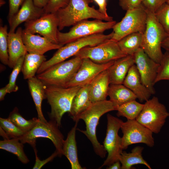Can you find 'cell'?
<instances>
[{"mask_svg": "<svg viewBox=\"0 0 169 169\" xmlns=\"http://www.w3.org/2000/svg\"><path fill=\"white\" fill-rule=\"evenodd\" d=\"M112 103L109 100L92 103L85 110L79 115L74 121L82 120L85 122L86 130H77L87 137L91 142L95 154L101 158L105 157L107 151L103 145L98 141L96 135V130L100 117L104 114L115 110Z\"/></svg>", "mask_w": 169, "mask_h": 169, "instance_id": "6da1fadb", "label": "cell"}, {"mask_svg": "<svg viewBox=\"0 0 169 169\" xmlns=\"http://www.w3.org/2000/svg\"><path fill=\"white\" fill-rule=\"evenodd\" d=\"M93 2V0H70L66 7L56 13L59 20V30L90 18L105 21L113 20L112 17H107L94 6L90 7L89 4Z\"/></svg>", "mask_w": 169, "mask_h": 169, "instance_id": "7a4b0ae2", "label": "cell"}, {"mask_svg": "<svg viewBox=\"0 0 169 169\" xmlns=\"http://www.w3.org/2000/svg\"><path fill=\"white\" fill-rule=\"evenodd\" d=\"M81 87H64L45 85L46 99L51 108L49 115L59 127L63 116L70 112L73 99Z\"/></svg>", "mask_w": 169, "mask_h": 169, "instance_id": "3957f363", "label": "cell"}, {"mask_svg": "<svg viewBox=\"0 0 169 169\" xmlns=\"http://www.w3.org/2000/svg\"><path fill=\"white\" fill-rule=\"evenodd\" d=\"M112 32L108 34L99 33L78 38L61 47L49 59L43 63L38 69V74L45 71L54 65L74 56L82 49L87 46H93L111 39Z\"/></svg>", "mask_w": 169, "mask_h": 169, "instance_id": "277c9868", "label": "cell"}, {"mask_svg": "<svg viewBox=\"0 0 169 169\" xmlns=\"http://www.w3.org/2000/svg\"><path fill=\"white\" fill-rule=\"evenodd\" d=\"M146 10V23L141 48L149 57L159 64L163 54L161 49L162 43L168 34L158 22L154 13Z\"/></svg>", "mask_w": 169, "mask_h": 169, "instance_id": "5b68a950", "label": "cell"}, {"mask_svg": "<svg viewBox=\"0 0 169 169\" xmlns=\"http://www.w3.org/2000/svg\"><path fill=\"white\" fill-rule=\"evenodd\" d=\"M82 59L74 56L49 68L37 77L45 85L66 87L79 69Z\"/></svg>", "mask_w": 169, "mask_h": 169, "instance_id": "8992f818", "label": "cell"}, {"mask_svg": "<svg viewBox=\"0 0 169 169\" xmlns=\"http://www.w3.org/2000/svg\"><path fill=\"white\" fill-rule=\"evenodd\" d=\"M59 127L54 121L50 120L49 122H43L38 119L34 127L21 137L18 138L23 144L30 145L33 149H36V139L39 138L49 139L56 148L59 153V156L62 155V147L64 136L59 129Z\"/></svg>", "mask_w": 169, "mask_h": 169, "instance_id": "52a82bcc", "label": "cell"}, {"mask_svg": "<svg viewBox=\"0 0 169 169\" xmlns=\"http://www.w3.org/2000/svg\"><path fill=\"white\" fill-rule=\"evenodd\" d=\"M147 18L146 9L142 4L135 8L126 10L121 21L114 26L112 28L113 35L111 39L117 42L131 33H143Z\"/></svg>", "mask_w": 169, "mask_h": 169, "instance_id": "ba28073f", "label": "cell"}, {"mask_svg": "<svg viewBox=\"0 0 169 169\" xmlns=\"http://www.w3.org/2000/svg\"><path fill=\"white\" fill-rule=\"evenodd\" d=\"M169 113L158 98L153 97L145 101L141 111L136 120L153 133H158L164 125Z\"/></svg>", "mask_w": 169, "mask_h": 169, "instance_id": "9c48e42d", "label": "cell"}, {"mask_svg": "<svg viewBox=\"0 0 169 169\" xmlns=\"http://www.w3.org/2000/svg\"><path fill=\"white\" fill-rule=\"evenodd\" d=\"M99 19L85 20L74 25L67 32H61L59 30L57 36L59 43L64 45L78 38L94 34L102 33L105 31L113 28L116 22H103Z\"/></svg>", "mask_w": 169, "mask_h": 169, "instance_id": "30bf717a", "label": "cell"}, {"mask_svg": "<svg viewBox=\"0 0 169 169\" xmlns=\"http://www.w3.org/2000/svg\"><path fill=\"white\" fill-rule=\"evenodd\" d=\"M126 56L120 49L117 42L110 39L95 46L85 47L74 56L82 59L88 58L95 63L101 64Z\"/></svg>", "mask_w": 169, "mask_h": 169, "instance_id": "8fae6325", "label": "cell"}, {"mask_svg": "<svg viewBox=\"0 0 169 169\" xmlns=\"http://www.w3.org/2000/svg\"><path fill=\"white\" fill-rule=\"evenodd\" d=\"M106 117V132L103 145L108 155L99 168L109 166L119 161L120 155L123 150L121 148V137L119 136L118 133L123 121L109 114H107Z\"/></svg>", "mask_w": 169, "mask_h": 169, "instance_id": "7c38bea8", "label": "cell"}, {"mask_svg": "<svg viewBox=\"0 0 169 169\" xmlns=\"http://www.w3.org/2000/svg\"><path fill=\"white\" fill-rule=\"evenodd\" d=\"M120 129L123 134L121 143L123 150L134 144L144 143L150 147L154 145L153 133L136 120H127L123 122Z\"/></svg>", "mask_w": 169, "mask_h": 169, "instance_id": "4fadbf2b", "label": "cell"}, {"mask_svg": "<svg viewBox=\"0 0 169 169\" xmlns=\"http://www.w3.org/2000/svg\"><path fill=\"white\" fill-rule=\"evenodd\" d=\"M59 24L56 13H44L38 19L25 23L24 29L32 34L38 33L51 42L59 44Z\"/></svg>", "mask_w": 169, "mask_h": 169, "instance_id": "5bb4252c", "label": "cell"}, {"mask_svg": "<svg viewBox=\"0 0 169 169\" xmlns=\"http://www.w3.org/2000/svg\"><path fill=\"white\" fill-rule=\"evenodd\" d=\"M135 64L140 74L143 84L151 95L156 91L154 87L159 64L156 62L140 48L133 55Z\"/></svg>", "mask_w": 169, "mask_h": 169, "instance_id": "9a60e30c", "label": "cell"}, {"mask_svg": "<svg viewBox=\"0 0 169 169\" xmlns=\"http://www.w3.org/2000/svg\"><path fill=\"white\" fill-rule=\"evenodd\" d=\"M115 61L100 64L95 63L88 58L82 59L79 69L66 87L82 86L90 84L100 73L107 69Z\"/></svg>", "mask_w": 169, "mask_h": 169, "instance_id": "2e32d148", "label": "cell"}, {"mask_svg": "<svg viewBox=\"0 0 169 169\" xmlns=\"http://www.w3.org/2000/svg\"><path fill=\"white\" fill-rule=\"evenodd\" d=\"M44 13L43 8L35 6L33 0H25L20 8L8 22L9 32H14L16 28L23 22L38 18Z\"/></svg>", "mask_w": 169, "mask_h": 169, "instance_id": "e0dca14e", "label": "cell"}, {"mask_svg": "<svg viewBox=\"0 0 169 169\" xmlns=\"http://www.w3.org/2000/svg\"><path fill=\"white\" fill-rule=\"evenodd\" d=\"M23 41L28 53L44 55L46 52L58 49L64 45L54 43L47 38L30 33L24 29L22 34Z\"/></svg>", "mask_w": 169, "mask_h": 169, "instance_id": "ac0fdd59", "label": "cell"}, {"mask_svg": "<svg viewBox=\"0 0 169 169\" xmlns=\"http://www.w3.org/2000/svg\"><path fill=\"white\" fill-rule=\"evenodd\" d=\"M123 84L131 90L141 102L147 100L152 95L142 83L135 64L129 69Z\"/></svg>", "mask_w": 169, "mask_h": 169, "instance_id": "d6986e66", "label": "cell"}, {"mask_svg": "<svg viewBox=\"0 0 169 169\" xmlns=\"http://www.w3.org/2000/svg\"><path fill=\"white\" fill-rule=\"evenodd\" d=\"M23 30L21 27H19L16 32L8 33V65L11 68H13L18 59L28 52L23 40Z\"/></svg>", "mask_w": 169, "mask_h": 169, "instance_id": "ffe728a7", "label": "cell"}, {"mask_svg": "<svg viewBox=\"0 0 169 169\" xmlns=\"http://www.w3.org/2000/svg\"><path fill=\"white\" fill-rule=\"evenodd\" d=\"M134 64L133 55H127L115 60L107 69L110 84H123L129 69Z\"/></svg>", "mask_w": 169, "mask_h": 169, "instance_id": "44dd1931", "label": "cell"}, {"mask_svg": "<svg viewBox=\"0 0 169 169\" xmlns=\"http://www.w3.org/2000/svg\"><path fill=\"white\" fill-rule=\"evenodd\" d=\"M89 84L90 96L92 103L106 100L110 84L107 69L100 73Z\"/></svg>", "mask_w": 169, "mask_h": 169, "instance_id": "7402d4cb", "label": "cell"}, {"mask_svg": "<svg viewBox=\"0 0 169 169\" xmlns=\"http://www.w3.org/2000/svg\"><path fill=\"white\" fill-rule=\"evenodd\" d=\"M79 121H75L74 126L68 132L66 139L64 141L62 147L63 155L69 161L72 169L85 168L80 164L78 157L75 134Z\"/></svg>", "mask_w": 169, "mask_h": 169, "instance_id": "603a6c76", "label": "cell"}, {"mask_svg": "<svg viewBox=\"0 0 169 169\" xmlns=\"http://www.w3.org/2000/svg\"><path fill=\"white\" fill-rule=\"evenodd\" d=\"M28 80V88L35 105L38 118L42 121L46 122L47 121L44 116L42 109V101L46 99L45 85L37 77L34 76Z\"/></svg>", "mask_w": 169, "mask_h": 169, "instance_id": "cb8c5ba5", "label": "cell"}, {"mask_svg": "<svg viewBox=\"0 0 169 169\" xmlns=\"http://www.w3.org/2000/svg\"><path fill=\"white\" fill-rule=\"evenodd\" d=\"M89 86V84L81 86L73 99L69 114L74 121L92 103L90 98Z\"/></svg>", "mask_w": 169, "mask_h": 169, "instance_id": "d4e9b609", "label": "cell"}, {"mask_svg": "<svg viewBox=\"0 0 169 169\" xmlns=\"http://www.w3.org/2000/svg\"><path fill=\"white\" fill-rule=\"evenodd\" d=\"M108 95L115 109L130 101L136 100L137 97L123 84H110Z\"/></svg>", "mask_w": 169, "mask_h": 169, "instance_id": "484cf974", "label": "cell"}, {"mask_svg": "<svg viewBox=\"0 0 169 169\" xmlns=\"http://www.w3.org/2000/svg\"><path fill=\"white\" fill-rule=\"evenodd\" d=\"M144 148L140 146L134 147L131 152L122 151L120 154L119 161L121 165V169H130L137 164H142L148 169H151L150 165L143 159L142 153Z\"/></svg>", "mask_w": 169, "mask_h": 169, "instance_id": "4316f807", "label": "cell"}, {"mask_svg": "<svg viewBox=\"0 0 169 169\" xmlns=\"http://www.w3.org/2000/svg\"><path fill=\"white\" fill-rule=\"evenodd\" d=\"M46 60L44 55L27 52L25 55L21 70L23 78L28 79L35 76L39 68Z\"/></svg>", "mask_w": 169, "mask_h": 169, "instance_id": "83f0119b", "label": "cell"}, {"mask_svg": "<svg viewBox=\"0 0 169 169\" xmlns=\"http://www.w3.org/2000/svg\"><path fill=\"white\" fill-rule=\"evenodd\" d=\"M143 34L139 32L131 33L118 41L119 46L126 55H133L141 48Z\"/></svg>", "mask_w": 169, "mask_h": 169, "instance_id": "f1b7e54d", "label": "cell"}, {"mask_svg": "<svg viewBox=\"0 0 169 169\" xmlns=\"http://www.w3.org/2000/svg\"><path fill=\"white\" fill-rule=\"evenodd\" d=\"M23 144L18 138L4 139L0 141V149L13 153L22 163L26 164L29 160L24 151Z\"/></svg>", "mask_w": 169, "mask_h": 169, "instance_id": "f546056e", "label": "cell"}, {"mask_svg": "<svg viewBox=\"0 0 169 169\" xmlns=\"http://www.w3.org/2000/svg\"><path fill=\"white\" fill-rule=\"evenodd\" d=\"M144 104L132 100L115 108L118 117H125L127 120H136L144 107Z\"/></svg>", "mask_w": 169, "mask_h": 169, "instance_id": "4dcf8cb0", "label": "cell"}, {"mask_svg": "<svg viewBox=\"0 0 169 169\" xmlns=\"http://www.w3.org/2000/svg\"><path fill=\"white\" fill-rule=\"evenodd\" d=\"M9 120L18 128L25 132L30 130L37 123L38 118H33L30 120L24 119L20 114L18 109L15 107L10 113Z\"/></svg>", "mask_w": 169, "mask_h": 169, "instance_id": "1f68e13d", "label": "cell"}, {"mask_svg": "<svg viewBox=\"0 0 169 169\" xmlns=\"http://www.w3.org/2000/svg\"><path fill=\"white\" fill-rule=\"evenodd\" d=\"M8 27L7 25L0 27V60L4 64L8 65L9 56L8 50Z\"/></svg>", "mask_w": 169, "mask_h": 169, "instance_id": "d6a6232c", "label": "cell"}, {"mask_svg": "<svg viewBox=\"0 0 169 169\" xmlns=\"http://www.w3.org/2000/svg\"><path fill=\"white\" fill-rule=\"evenodd\" d=\"M0 127L10 139L19 138L26 132L18 128L8 118H0Z\"/></svg>", "mask_w": 169, "mask_h": 169, "instance_id": "836d02e7", "label": "cell"}, {"mask_svg": "<svg viewBox=\"0 0 169 169\" xmlns=\"http://www.w3.org/2000/svg\"><path fill=\"white\" fill-rule=\"evenodd\" d=\"M25 56H22L18 59L13 68L9 76L8 83L6 85L8 93L16 92L18 89V87L16 83L18 76L22 70Z\"/></svg>", "mask_w": 169, "mask_h": 169, "instance_id": "e575fe53", "label": "cell"}, {"mask_svg": "<svg viewBox=\"0 0 169 169\" xmlns=\"http://www.w3.org/2000/svg\"><path fill=\"white\" fill-rule=\"evenodd\" d=\"M154 14L166 32L169 34V4L166 3L163 4Z\"/></svg>", "mask_w": 169, "mask_h": 169, "instance_id": "d590c367", "label": "cell"}, {"mask_svg": "<svg viewBox=\"0 0 169 169\" xmlns=\"http://www.w3.org/2000/svg\"><path fill=\"white\" fill-rule=\"evenodd\" d=\"M162 80L169 81V52L167 51L163 54L159 64L155 84Z\"/></svg>", "mask_w": 169, "mask_h": 169, "instance_id": "8d00e7d4", "label": "cell"}, {"mask_svg": "<svg viewBox=\"0 0 169 169\" xmlns=\"http://www.w3.org/2000/svg\"><path fill=\"white\" fill-rule=\"evenodd\" d=\"M70 0H49L43 8L44 13H56L59 10L66 7Z\"/></svg>", "mask_w": 169, "mask_h": 169, "instance_id": "74e56055", "label": "cell"}, {"mask_svg": "<svg viewBox=\"0 0 169 169\" xmlns=\"http://www.w3.org/2000/svg\"><path fill=\"white\" fill-rule=\"evenodd\" d=\"M167 0H142L141 4L148 10L154 13Z\"/></svg>", "mask_w": 169, "mask_h": 169, "instance_id": "f35d334b", "label": "cell"}, {"mask_svg": "<svg viewBox=\"0 0 169 169\" xmlns=\"http://www.w3.org/2000/svg\"><path fill=\"white\" fill-rule=\"evenodd\" d=\"M25 0H9V10L8 20H10L17 13Z\"/></svg>", "mask_w": 169, "mask_h": 169, "instance_id": "ab89813d", "label": "cell"}, {"mask_svg": "<svg viewBox=\"0 0 169 169\" xmlns=\"http://www.w3.org/2000/svg\"><path fill=\"white\" fill-rule=\"evenodd\" d=\"M35 155V162L33 169H40L46 163L51 161L56 156H59L58 153L55 151L50 156L45 159L41 160L37 155V150L36 149H34Z\"/></svg>", "mask_w": 169, "mask_h": 169, "instance_id": "60d3db41", "label": "cell"}, {"mask_svg": "<svg viewBox=\"0 0 169 169\" xmlns=\"http://www.w3.org/2000/svg\"><path fill=\"white\" fill-rule=\"evenodd\" d=\"M142 0H121L119 5L123 10H127L135 8L142 3Z\"/></svg>", "mask_w": 169, "mask_h": 169, "instance_id": "b9f144b4", "label": "cell"}, {"mask_svg": "<svg viewBox=\"0 0 169 169\" xmlns=\"http://www.w3.org/2000/svg\"><path fill=\"white\" fill-rule=\"evenodd\" d=\"M98 5L99 7L98 11L107 17H109L107 12L106 0H93Z\"/></svg>", "mask_w": 169, "mask_h": 169, "instance_id": "7bdbcfd3", "label": "cell"}, {"mask_svg": "<svg viewBox=\"0 0 169 169\" xmlns=\"http://www.w3.org/2000/svg\"><path fill=\"white\" fill-rule=\"evenodd\" d=\"M49 0H33L34 5L36 6L43 8L47 5Z\"/></svg>", "mask_w": 169, "mask_h": 169, "instance_id": "ee69618b", "label": "cell"}, {"mask_svg": "<svg viewBox=\"0 0 169 169\" xmlns=\"http://www.w3.org/2000/svg\"><path fill=\"white\" fill-rule=\"evenodd\" d=\"M161 47L166 51L169 52V34L163 41L161 44Z\"/></svg>", "mask_w": 169, "mask_h": 169, "instance_id": "f6af8a7d", "label": "cell"}, {"mask_svg": "<svg viewBox=\"0 0 169 169\" xmlns=\"http://www.w3.org/2000/svg\"><path fill=\"white\" fill-rule=\"evenodd\" d=\"M107 169H121V165L119 161H117L107 167Z\"/></svg>", "mask_w": 169, "mask_h": 169, "instance_id": "bcb514c9", "label": "cell"}, {"mask_svg": "<svg viewBox=\"0 0 169 169\" xmlns=\"http://www.w3.org/2000/svg\"><path fill=\"white\" fill-rule=\"evenodd\" d=\"M8 93L7 85L0 89V100L1 101L4 100L5 95Z\"/></svg>", "mask_w": 169, "mask_h": 169, "instance_id": "7dc6e473", "label": "cell"}, {"mask_svg": "<svg viewBox=\"0 0 169 169\" xmlns=\"http://www.w3.org/2000/svg\"><path fill=\"white\" fill-rule=\"evenodd\" d=\"M5 3V1H4V0H0V6H2Z\"/></svg>", "mask_w": 169, "mask_h": 169, "instance_id": "c3c4849f", "label": "cell"}, {"mask_svg": "<svg viewBox=\"0 0 169 169\" xmlns=\"http://www.w3.org/2000/svg\"><path fill=\"white\" fill-rule=\"evenodd\" d=\"M166 3L169 4V0H167Z\"/></svg>", "mask_w": 169, "mask_h": 169, "instance_id": "681fc988", "label": "cell"}, {"mask_svg": "<svg viewBox=\"0 0 169 169\" xmlns=\"http://www.w3.org/2000/svg\"><path fill=\"white\" fill-rule=\"evenodd\" d=\"M121 0H119V1H121Z\"/></svg>", "mask_w": 169, "mask_h": 169, "instance_id": "f907efd6", "label": "cell"}]
</instances>
